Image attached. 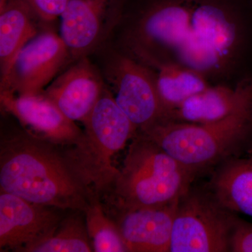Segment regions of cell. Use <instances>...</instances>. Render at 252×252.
Instances as JSON below:
<instances>
[{
    "label": "cell",
    "mask_w": 252,
    "mask_h": 252,
    "mask_svg": "<svg viewBox=\"0 0 252 252\" xmlns=\"http://www.w3.org/2000/svg\"><path fill=\"white\" fill-rule=\"evenodd\" d=\"M70 59L61 35L46 31L38 33L20 51L0 92L16 95L40 94Z\"/></svg>",
    "instance_id": "8"
},
{
    "label": "cell",
    "mask_w": 252,
    "mask_h": 252,
    "mask_svg": "<svg viewBox=\"0 0 252 252\" xmlns=\"http://www.w3.org/2000/svg\"><path fill=\"white\" fill-rule=\"evenodd\" d=\"M94 252L86 227L84 212L69 210L48 238L26 252Z\"/></svg>",
    "instance_id": "17"
},
{
    "label": "cell",
    "mask_w": 252,
    "mask_h": 252,
    "mask_svg": "<svg viewBox=\"0 0 252 252\" xmlns=\"http://www.w3.org/2000/svg\"><path fill=\"white\" fill-rule=\"evenodd\" d=\"M84 212L94 252H127L117 223L104 210L99 194L93 192Z\"/></svg>",
    "instance_id": "18"
},
{
    "label": "cell",
    "mask_w": 252,
    "mask_h": 252,
    "mask_svg": "<svg viewBox=\"0 0 252 252\" xmlns=\"http://www.w3.org/2000/svg\"><path fill=\"white\" fill-rule=\"evenodd\" d=\"M246 155L252 156V136L250 144L248 146V148L247 149Z\"/></svg>",
    "instance_id": "21"
},
{
    "label": "cell",
    "mask_w": 252,
    "mask_h": 252,
    "mask_svg": "<svg viewBox=\"0 0 252 252\" xmlns=\"http://www.w3.org/2000/svg\"><path fill=\"white\" fill-rule=\"evenodd\" d=\"M157 67V91L165 119L187 99L209 86L203 74L180 64L165 63Z\"/></svg>",
    "instance_id": "16"
},
{
    "label": "cell",
    "mask_w": 252,
    "mask_h": 252,
    "mask_svg": "<svg viewBox=\"0 0 252 252\" xmlns=\"http://www.w3.org/2000/svg\"><path fill=\"white\" fill-rule=\"evenodd\" d=\"M229 252H252V223L238 216L230 233Z\"/></svg>",
    "instance_id": "19"
},
{
    "label": "cell",
    "mask_w": 252,
    "mask_h": 252,
    "mask_svg": "<svg viewBox=\"0 0 252 252\" xmlns=\"http://www.w3.org/2000/svg\"><path fill=\"white\" fill-rule=\"evenodd\" d=\"M238 215L222 205L205 187H189L179 199L170 252H229Z\"/></svg>",
    "instance_id": "5"
},
{
    "label": "cell",
    "mask_w": 252,
    "mask_h": 252,
    "mask_svg": "<svg viewBox=\"0 0 252 252\" xmlns=\"http://www.w3.org/2000/svg\"><path fill=\"white\" fill-rule=\"evenodd\" d=\"M122 0H68L61 17L60 35L77 61L104 45L120 21Z\"/></svg>",
    "instance_id": "7"
},
{
    "label": "cell",
    "mask_w": 252,
    "mask_h": 252,
    "mask_svg": "<svg viewBox=\"0 0 252 252\" xmlns=\"http://www.w3.org/2000/svg\"><path fill=\"white\" fill-rule=\"evenodd\" d=\"M36 17L25 0H0V70L6 79L21 50L38 34Z\"/></svg>",
    "instance_id": "15"
},
{
    "label": "cell",
    "mask_w": 252,
    "mask_h": 252,
    "mask_svg": "<svg viewBox=\"0 0 252 252\" xmlns=\"http://www.w3.org/2000/svg\"><path fill=\"white\" fill-rule=\"evenodd\" d=\"M67 210L0 191V252H27L51 235Z\"/></svg>",
    "instance_id": "9"
},
{
    "label": "cell",
    "mask_w": 252,
    "mask_h": 252,
    "mask_svg": "<svg viewBox=\"0 0 252 252\" xmlns=\"http://www.w3.org/2000/svg\"><path fill=\"white\" fill-rule=\"evenodd\" d=\"M178 201L160 207L105 212L117 223L127 252H170Z\"/></svg>",
    "instance_id": "12"
},
{
    "label": "cell",
    "mask_w": 252,
    "mask_h": 252,
    "mask_svg": "<svg viewBox=\"0 0 252 252\" xmlns=\"http://www.w3.org/2000/svg\"><path fill=\"white\" fill-rule=\"evenodd\" d=\"M1 108L36 138L65 148L77 143L83 130L43 94L16 95L0 92Z\"/></svg>",
    "instance_id": "10"
},
{
    "label": "cell",
    "mask_w": 252,
    "mask_h": 252,
    "mask_svg": "<svg viewBox=\"0 0 252 252\" xmlns=\"http://www.w3.org/2000/svg\"><path fill=\"white\" fill-rule=\"evenodd\" d=\"M138 132L198 175L246 154L252 136V102L218 122L162 120Z\"/></svg>",
    "instance_id": "3"
},
{
    "label": "cell",
    "mask_w": 252,
    "mask_h": 252,
    "mask_svg": "<svg viewBox=\"0 0 252 252\" xmlns=\"http://www.w3.org/2000/svg\"><path fill=\"white\" fill-rule=\"evenodd\" d=\"M36 18L51 22L61 17L68 0H25Z\"/></svg>",
    "instance_id": "20"
},
{
    "label": "cell",
    "mask_w": 252,
    "mask_h": 252,
    "mask_svg": "<svg viewBox=\"0 0 252 252\" xmlns=\"http://www.w3.org/2000/svg\"><path fill=\"white\" fill-rule=\"evenodd\" d=\"M252 102V79H245L234 88L209 86L189 97L165 120L207 124L218 122Z\"/></svg>",
    "instance_id": "13"
},
{
    "label": "cell",
    "mask_w": 252,
    "mask_h": 252,
    "mask_svg": "<svg viewBox=\"0 0 252 252\" xmlns=\"http://www.w3.org/2000/svg\"><path fill=\"white\" fill-rule=\"evenodd\" d=\"M0 191L82 211L94 192L73 170L62 147L30 135L21 126L1 128Z\"/></svg>",
    "instance_id": "1"
},
{
    "label": "cell",
    "mask_w": 252,
    "mask_h": 252,
    "mask_svg": "<svg viewBox=\"0 0 252 252\" xmlns=\"http://www.w3.org/2000/svg\"><path fill=\"white\" fill-rule=\"evenodd\" d=\"M82 124L84 132L80 140L63 149L83 182L101 197L119 172L113 158L137 130L118 106L107 85Z\"/></svg>",
    "instance_id": "4"
},
{
    "label": "cell",
    "mask_w": 252,
    "mask_h": 252,
    "mask_svg": "<svg viewBox=\"0 0 252 252\" xmlns=\"http://www.w3.org/2000/svg\"><path fill=\"white\" fill-rule=\"evenodd\" d=\"M197 176L137 132L130 141L122 168L100 197L101 201L107 212L163 206L179 200Z\"/></svg>",
    "instance_id": "2"
},
{
    "label": "cell",
    "mask_w": 252,
    "mask_h": 252,
    "mask_svg": "<svg viewBox=\"0 0 252 252\" xmlns=\"http://www.w3.org/2000/svg\"><path fill=\"white\" fill-rule=\"evenodd\" d=\"M103 71L106 85L137 132L165 119L156 73L147 64L115 52L107 57Z\"/></svg>",
    "instance_id": "6"
},
{
    "label": "cell",
    "mask_w": 252,
    "mask_h": 252,
    "mask_svg": "<svg viewBox=\"0 0 252 252\" xmlns=\"http://www.w3.org/2000/svg\"><path fill=\"white\" fill-rule=\"evenodd\" d=\"M102 73L88 57L78 60L43 91L70 120L82 123L105 88Z\"/></svg>",
    "instance_id": "11"
},
{
    "label": "cell",
    "mask_w": 252,
    "mask_h": 252,
    "mask_svg": "<svg viewBox=\"0 0 252 252\" xmlns=\"http://www.w3.org/2000/svg\"><path fill=\"white\" fill-rule=\"evenodd\" d=\"M207 187L222 205L252 217V157L231 158L215 167Z\"/></svg>",
    "instance_id": "14"
}]
</instances>
